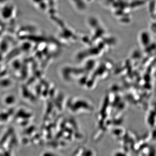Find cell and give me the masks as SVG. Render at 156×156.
Listing matches in <instances>:
<instances>
[{
  "mask_svg": "<svg viewBox=\"0 0 156 156\" xmlns=\"http://www.w3.org/2000/svg\"><path fill=\"white\" fill-rule=\"evenodd\" d=\"M114 156H127V155L122 152H117L114 154Z\"/></svg>",
  "mask_w": 156,
  "mask_h": 156,
  "instance_id": "6da1fadb",
  "label": "cell"
}]
</instances>
